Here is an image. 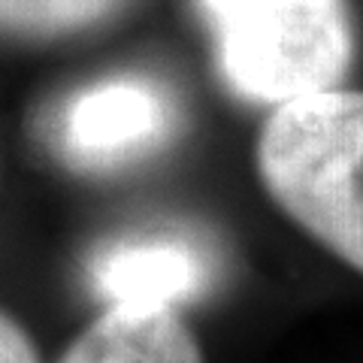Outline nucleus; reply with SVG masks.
<instances>
[{
	"label": "nucleus",
	"instance_id": "39448f33",
	"mask_svg": "<svg viewBox=\"0 0 363 363\" xmlns=\"http://www.w3.org/2000/svg\"><path fill=\"white\" fill-rule=\"evenodd\" d=\"M58 363H203V348L176 309H106Z\"/></svg>",
	"mask_w": 363,
	"mask_h": 363
},
{
	"label": "nucleus",
	"instance_id": "20e7f679",
	"mask_svg": "<svg viewBox=\"0 0 363 363\" xmlns=\"http://www.w3.org/2000/svg\"><path fill=\"white\" fill-rule=\"evenodd\" d=\"M212 260L194 236L152 230L121 236L91 260V285L106 309H176L209 288Z\"/></svg>",
	"mask_w": 363,
	"mask_h": 363
},
{
	"label": "nucleus",
	"instance_id": "0eeeda50",
	"mask_svg": "<svg viewBox=\"0 0 363 363\" xmlns=\"http://www.w3.org/2000/svg\"><path fill=\"white\" fill-rule=\"evenodd\" d=\"M0 363H40L30 333L6 312H0Z\"/></svg>",
	"mask_w": 363,
	"mask_h": 363
},
{
	"label": "nucleus",
	"instance_id": "423d86ee",
	"mask_svg": "<svg viewBox=\"0 0 363 363\" xmlns=\"http://www.w3.org/2000/svg\"><path fill=\"white\" fill-rule=\"evenodd\" d=\"M133 0H0V33L13 40H61L100 28Z\"/></svg>",
	"mask_w": 363,
	"mask_h": 363
},
{
	"label": "nucleus",
	"instance_id": "f257e3e1",
	"mask_svg": "<svg viewBox=\"0 0 363 363\" xmlns=\"http://www.w3.org/2000/svg\"><path fill=\"white\" fill-rule=\"evenodd\" d=\"M269 200L363 272V91L327 88L269 112L255 149Z\"/></svg>",
	"mask_w": 363,
	"mask_h": 363
},
{
	"label": "nucleus",
	"instance_id": "7ed1b4c3",
	"mask_svg": "<svg viewBox=\"0 0 363 363\" xmlns=\"http://www.w3.org/2000/svg\"><path fill=\"white\" fill-rule=\"evenodd\" d=\"M179 109L169 91L143 73L97 79L55 106L49 145L79 173H116L173 140Z\"/></svg>",
	"mask_w": 363,
	"mask_h": 363
},
{
	"label": "nucleus",
	"instance_id": "f03ea898",
	"mask_svg": "<svg viewBox=\"0 0 363 363\" xmlns=\"http://www.w3.org/2000/svg\"><path fill=\"white\" fill-rule=\"evenodd\" d=\"M218 73L252 104H288L336 88L351 64L345 0H197Z\"/></svg>",
	"mask_w": 363,
	"mask_h": 363
}]
</instances>
